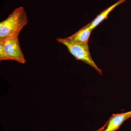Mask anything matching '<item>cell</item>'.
<instances>
[{"label":"cell","instance_id":"obj_8","mask_svg":"<svg viewBox=\"0 0 131 131\" xmlns=\"http://www.w3.org/2000/svg\"><path fill=\"white\" fill-rule=\"evenodd\" d=\"M107 124V122L105 124V125H104L103 127H102L101 128H100V129H99L98 130L95 131H103V130H104V129H105V128Z\"/></svg>","mask_w":131,"mask_h":131},{"label":"cell","instance_id":"obj_6","mask_svg":"<svg viewBox=\"0 0 131 131\" xmlns=\"http://www.w3.org/2000/svg\"><path fill=\"white\" fill-rule=\"evenodd\" d=\"M126 1V0H119L117 2L112 5L111 6L107 8L103 12L101 13L100 14L97 15L94 19L91 21V23L88 24V25L89 26L91 29L93 30L104 19L107 18L108 15L112 11L113 9H114L118 5L125 2Z\"/></svg>","mask_w":131,"mask_h":131},{"label":"cell","instance_id":"obj_2","mask_svg":"<svg viewBox=\"0 0 131 131\" xmlns=\"http://www.w3.org/2000/svg\"><path fill=\"white\" fill-rule=\"evenodd\" d=\"M57 41L65 45L71 55L76 59L80 60L90 65L102 75V71L97 67L91 58L88 43H77L67 40L66 38H57Z\"/></svg>","mask_w":131,"mask_h":131},{"label":"cell","instance_id":"obj_4","mask_svg":"<svg viewBox=\"0 0 131 131\" xmlns=\"http://www.w3.org/2000/svg\"><path fill=\"white\" fill-rule=\"evenodd\" d=\"M131 117V111L124 113L113 115L107 122L105 128L103 131H115L119 128L125 121Z\"/></svg>","mask_w":131,"mask_h":131},{"label":"cell","instance_id":"obj_1","mask_svg":"<svg viewBox=\"0 0 131 131\" xmlns=\"http://www.w3.org/2000/svg\"><path fill=\"white\" fill-rule=\"evenodd\" d=\"M28 23L24 8L20 7L16 8L7 18L0 23V43L18 37L21 29Z\"/></svg>","mask_w":131,"mask_h":131},{"label":"cell","instance_id":"obj_7","mask_svg":"<svg viewBox=\"0 0 131 131\" xmlns=\"http://www.w3.org/2000/svg\"><path fill=\"white\" fill-rule=\"evenodd\" d=\"M8 60L5 48L3 42L0 43V61Z\"/></svg>","mask_w":131,"mask_h":131},{"label":"cell","instance_id":"obj_3","mask_svg":"<svg viewBox=\"0 0 131 131\" xmlns=\"http://www.w3.org/2000/svg\"><path fill=\"white\" fill-rule=\"evenodd\" d=\"M3 42L8 60L25 63L26 61L20 46L18 37L9 39Z\"/></svg>","mask_w":131,"mask_h":131},{"label":"cell","instance_id":"obj_5","mask_svg":"<svg viewBox=\"0 0 131 131\" xmlns=\"http://www.w3.org/2000/svg\"><path fill=\"white\" fill-rule=\"evenodd\" d=\"M92 29L87 25L77 32L69 37L66 38L71 42L80 43H88Z\"/></svg>","mask_w":131,"mask_h":131}]
</instances>
